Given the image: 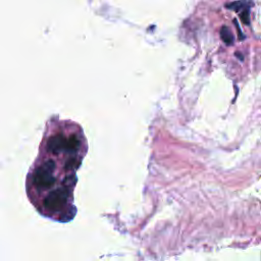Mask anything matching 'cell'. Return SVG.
I'll list each match as a JSON object with an SVG mask.
<instances>
[{"instance_id": "obj_3", "label": "cell", "mask_w": 261, "mask_h": 261, "mask_svg": "<svg viewBox=\"0 0 261 261\" xmlns=\"http://www.w3.org/2000/svg\"><path fill=\"white\" fill-rule=\"evenodd\" d=\"M241 19L242 21L249 25L250 24V12H249V9H246V10H243V12L241 13Z\"/></svg>"}, {"instance_id": "obj_2", "label": "cell", "mask_w": 261, "mask_h": 261, "mask_svg": "<svg viewBox=\"0 0 261 261\" xmlns=\"http://www.w3.org/2000/svg\"><path fill=\"white\" fill-rule=\"evenodd\" d=\"M250 5H252V3L250 2H241V1H238V2H232V3H229V4H226V7H228L229 9H233L236 11L240 10V9H243V10H246L250 7Z\"/></svg>"}, {"instance_id": "obj_1", "label": "cell", "mask_w": 261, "mask_h": 261, "mask_svg": "<svg viewBox=\"0 0 261 261\" xmlns=\"http://www.w3.org/2000/svg\"><path fill=\"white\" fill-rule=\"evenodd\" d=\"M220 35H221V38H222V40L225 44L231 45L233 43V36H232L230 30L227 27H222L221 28Z\"/></svg>"}]
</instances>
